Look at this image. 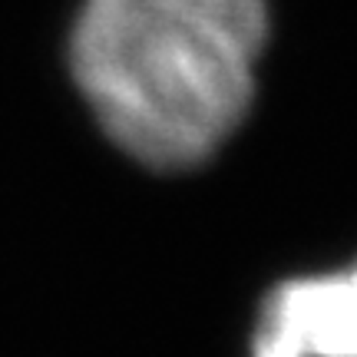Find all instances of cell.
<instances>
[{
  "mask_svg": "<svg viewBox=\"0 0 357 357\" xmlns=\"http://www.w3.org/2000/svg\"><path fill=\"white\" fill-rule=\"evenodd\" d=\"M265 40V0H83L70 63L109 139L176 172L242 123Z\"/></svg>",
  "mask_w": 357,
  "mask_h": 357,
  "instance_id": "obj_1",
  "label": "cell"
},
{
  "mask_svg": "<svg viewBox=\"0 0 357 357\" xmlns=\"http://www.w3.org/2000/svg\"><path fill=\"white\" fill-rule=\"evenodd\" d=\"M252 357H357V265L278 284L261 307Z\"/></svg>",
  "mask_w": 357,
  "mask_h": 357,
  "instance_id": "obj_2",
  "label": "cell"
}]
</instances>
